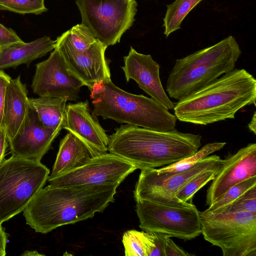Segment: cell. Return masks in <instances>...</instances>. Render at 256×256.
<instances>
[{
    "mask_svg": "<svg viewBox=\"0 0 256 256\" xmlns=\"http://www.w3.org/2000/svg\"><path fill=\"white\" fill-rule=\"evenodd\" d=\"M118 184L42 188L23 210L26 224L47 234L62 226L92 218L114 201Z\"/></svg>",
    "mask_w": 256,
    "mask_h": 256,
    "instance_id": "cell-1",
    "label": "cell"
},
{
    "mask_svg": "<svg viewBox=\"0 0 256 256\" xmlns=\"http://www.w3.org/2000/svg\"><path fill=\"white\" fill-rule=\"evenodd\" d=\"M256 80L244 68H234L178 100L174 108L180 122L206 126L228 119L246 106H256Z\"/></svg>",
    "mask_w": 256,
    "mask_h": 256,
    "instance_id": "cell-2",
    "label": "cell"
},
{
    "mask_svg": "<svg viewBox=\"0 0 256 256\" xmlns=\"http://www.w3.org/2000/svg\"><path fill=\"white\" fill-rule=\"evenodd\" d=\"M137 168L133 164L112 153L93 157L84 165L54 178L50 185L65 187L80 185L120 184Z\"/></svg>",
    "mask_w": 256,
    "mask_h": 256,
    "instance_id": "cell-11",
    "label": "cell"
},
{
    "mask_svg": "<svg viewBox=\"0 0 256 256\" xmlns=\"http://www.w3.org/2000/svg\"><path fill=\"white\" fill-rule=\"evenodd\" d=\"M90 92L93 114L104 120L159 132L176 128L177 118L168 110L152 98L124 91L112 80L95 84Z\"/></svg>",
    "mask_w": 256,
    "mask_h": 256,
    "instance_id": "cell-5",
    "label": "cell"
},
{
    "mask_svg": "<svg viewBox=\"0 0 256 256\" xmlns=\"http://www.w3.org/2000/svg\"><path fill=\"white\" fill-rule=\"evenodd\" d=\"M226 144V142H224L208 144L194 154L170 165L158 169L154 168V170L158 174H174L186 170L210 154L222 148Z\"/></svg>",
    "mask_w": 256,
    "mask_h": 256,
    "instance_id": "cell-24",
    "label": "cell"
},
{
    "mask_svg": "<svg viewBox=\"0 0 256 256\" xmlns=\"http://www.w3.org/2000/svg\"><path fill=\"white\" fill-rule=\"evenodd\" d=\"M254 186H256V176L246 179L231 187L221 197L204 212L208 213H215L218 210L232 202Z\"/></svg>",
    "mask_w": 256,
    "mask_h": 256,
    "instance_id": "cell-28",
    "label": "cell"
},
{
    "mask_svg": "<svg viewBox=\"0 0 256 256\" xmlns=\"http://www.w3.org/2000/svg\"><path fill=\"white\" fill-rule=\"evenodd\" d=\"M241 54L236 40L230 36L214 45L177 59L166 82L168 96L180 100L234 70Z\"/></svg>",
    "mask_w": 256,
    "mask_h": 256,
    "instance_id": "cell-4",
    "label": "cell"
},
{
    "mask_svg": "<svg viewBox=\"0 0 256 256\" xmlns=\"http://www.w3.org/2000/svg\"><path fill=\"white\" fill-rule=\"evenodd\" d=\"M28 94L20 76L11 78L6 90L2 118L8 141L16 134L28 114L30 106Z\"/></svg>",
    "mask_w": 256,
    "mask_h": 256,
    "instance_id": "cell-18",
    "label": "cell"
},
{
    "mask_svg": "<svg viewBox=\"0 0 256 256\" xmlns=\"http://www.w3.org/2000/svg\"><path fill=\"white\" fill-rule=\"evenodd\" d=\"M107 48L98 40L84 51L59 45L55 48L62 56L68 70L91 91L95 84L111 80L110 62L105 56Z\"/></svg>",
    "mask_w": 256,
    "mask_h": 256,
    "instance_id": "cell-13",
    "label": "cell"
},
{
    "mask_svg": "<svg viewBox=\"0 0 256 256\" xmlns=\"http://www.w3.org/2000/svg\"><path fill=\"white\" fill-rule=\"evenodd\" d=\"M124 62L121 68L127 82L133 80L154 100L168 110L174 108L175 104L169 98L161 82L160 66L150 54L139 53L130 46Z\"/></svg>",
    "mask_w": 256,
    "mask_h": 256,
    "instance_id": "cell-17",
    "label": "cell"
},
{
    "mask_svg": "<svg viewBox=\"0 0 256 256\" xmlns=\"http://www.w3.org/2000/svg\"><path fill=\"white\" fill-rule=\"evenodd\" d=\"M202 234L224 256H256V212H200Z\"/></svg>",
    "mask_w": 256,
    "mask_h": 256,
    "instance_id": "cell-7",
    "label": "cell"
},
{
    "mask_svg": "<svg viewBox=\"0 0 256 256\" xmlns=\"http://www.w3.org/2000/svg\"><path fill=\"white\" fill-rule=\"evenodd\" d=\"M8 236L0 224V256H4L6 254V246Z\"/></svg>",
    "mask_w": 256,
    "mask_h": 256,
    "instance_id": "cell-35",
    "label": "cell"
},
{
    "mask_svg": "<svg viewBox=\"0 0 256 256\" xmlns=\"http://www.w3.org/2000/svg\"><path fill=\"white\" fill-rule=\"evenodd\" d=\"M67 101L66 98L39 96L29 98L30 108L36 112L41 124L53 130L62 129Z\"/></svg>",
    "mask_w": 256,
    "mask_h": 256,
    "instance_id": "cell-21",
    "label": "cell"
},
{
    "mask_svg": "<svg viewBox=\"0 0 256 256\" xmlns=\"http://www.w3.org/2000/svg\"><path fill=\"white\" fill-rule=\"evenodd\" d=\"M50 170L40 162L11 156L0 164V224L23 212L44 188Z\"/></svg>",
    "mask_w": 256,
    "mask_h": 256,
    "instance_id": "cell-6",
    "label": "cell"
},
{
    "mask_svg": "<svg viewBox=\"0 0 256 256\" xmlns=\"http://www.w3.org/2000/svg\"><path fill=\"white\" fill-rule=\"evenodd\" d=\"M23 42L14 30L0 23V48Z\"/></svg>",
    "mask_w": 256,
    "mask_h": 256,
    "instance_id": "cell-30",
    "label": "cell"
},
{
    "mask_svg": "<svg viewBox=\"0 0 256 256\" xmlns=\"http://www.w3.org/2000/svg\"><path fill=\"white\" fill-rule=\"evenodd\" d=\"M60 130L44 126L36 112L30 108L18 131L8 140L12 156L40 162Z\"/></svg>",
    "mask_w": 256,
    "mask_h": 256,
    "instance_id": "cell-16",
    "label": "cell"
},
{
    "mask_svg": "<svg viewBox=\"0 0 256 256\" xmlns=\"http://www.w3.org/2000/svg\"><path fill=\"white\" fill-rule=\"evenodd\" d=\"M148 232L154 244V248L150 256H165L164 242L166 234L156 232Z\"/></svg>",
    "mask_w": 256,
    "mask_h": 256,
    "instance_id": "cell-31",
    "label": "cell"
},
{
    "mask_svg": "<svg viewBox=\"0 0 256 256\" xmlns=\"http://www.w3.org/2000/svg\"><path fill=\"white\" fill-rule=\"evenodd\" d=\"M98 40L82 24H78L57 38L56 45L77 51H84Z\"/></svg>",
    "mask_w": 256,
    "mask_h": 256,
    "instance_id": "cell-23",
    "label": "cell"
},
{
    "mask_svg": "<svg viewBox=\"0 0 256 256\" xmlns=\"http://www.w3.org/2000/svg\"><path fill=\"white\" fill-rule=\"evenodd\" d=\"M84 84L68 70L62 54L54 48L49 57L36 65L31 88L39 96L66 98L76 101Z\"/></svg>",
    "mask_w": 256,
    "mask_h": 256,
    "instance_id": "cell-12",
    "label": "cell"
},
{
    "mask_svg": "<svg viewBox=\"0 0 256 256\" xmlns=\"http://www.w3.org/2000/svg\"><path fill=\"white\" fill-rule=\"evenodd\" d=\"M170 238L168 235H166L165 238V256H190L194 255L188 252L179 247Z\"/></svg>",
    "mask_w": 256,
    "mask_h": 256,
    "instance_id": "cell-32",
    "label": "cell"
},
{
    "mask_svg": "<svg viewBox=\"0 0 256 256\" xmlns=\"http://www.w3.org/2000/svg\"><path fill=\"white\" fill-rule=\"evenodd\" d=\"M242 212H256V186L248 190L215 213Z\"/></svg>",
    "mask_w": 256,
    "mask_h": 256,
    "instance_id": "cell-29",
    "label": "cell"
},
{
    "mask_svg": "<svg viewBox=\"0 0 256 256\" xmlns=\"http://www.w3.org/2000/svg\"><path fill=\"white\" fill-rule=\"evenodd\" d=\"M8 146V141L3 126L0 127V164L5 159V154Z\"/></svg>",
    "mask_w": 256,
    "mask_h": 256,
    "instance_id": "cell-34",
    "label": "cell"
},
{
    "mask_svg": "<svg viewBox=\"0 0 256 256\" xmlns=\"http://www.w3.org/2000/svg\"><path fill=\"white\" fill-rule=\"evenodd\" d=\"M56 41L44 36L29 42L0 48V70L30 64L46 56L56 48Z\"/></svg>",
    "mask_w": 256,
    "mask_h": 256,
    "instance_id": "cell-19",
    "label": "cell"
},
{
    "mask_svg": "<svg viewBox=\"0 0 256 256\" xmlns=\"http://www.w3.org/2000/svg\"><path fill=\"white\" fill-rule=\"evenodd\" d=\"M256 176V144L251 143L234 154L229 153L207 190L206 205L208 206L232 186Z\"/></svg>",
    "mask_w": 256,
    "mask_h": 256,
    "instance_id": "cell-14",
    "label": "cell"
},
{
    "mask_svg": "<svg viewBox=\"0 0 256 256\" xmlns=\"http://www.w3.org/2000/svg\"><path fill=\"white\" fill-rule=\"evenodd\" d=\"M204 0H175L167 5L164 18V34L168 37L170 34L180 28L182 22L188 13Z\"/></svg>",
    "mask_w": 256,
    "mask_h": 256,
    "instance_id": "cell-22",
    "label": "cell"
},
{
    "mask_svg": "<svg viewBox=\"0 0 256 256\" xmlns=\"http://www.w3.org/2000/svg\"><path fill=\"white\" fill-rule=\"evenodd\" d=\"M92 158L88 148L74 134L68 132L60 141L56 158L48 180L81 166Z\"/></svg>",
    "mask_w": 256,
    "mask_h": 256,
    "instance_id": "cell-20",
    "label": "cell"
},
{
    "mask_svg": "<svg viewBox=\"0 0 256 256\" xmlns=\"http://www.w3.org/2000/svg\"><path fill=\"white\" fill-rule=\"evenodd\" d=\"M202 136L174 128L159 132L128 124L109 136L108 151L133 164L137 169L167 166L188 157L202 146Z\"/></svg>",
    "mask_w": 256,
    "mask_h": 256,
    "instance_id": "cell-3",
    "label": "cell"
},
{
    "mask_svg": "<svg viewBox=\"0 0 256 256\" xmlns=\"http://www.w3.org/2000/svg\"><path fill=\"white\" fill-rule=\"evenodd\" d=\"M88 106V100L66 105L62 128L79 139L94 157L107 152L109 136Z\"/></svg>",
    "mask_w": 256,
    "mask_h": 256,
    "instance_id": "cell-15",
    "label": "cell"
},
{
    "mask_svg": "<svg viewBox=\"0 0 256 256\" xmlns=\"http://www.w3.org/2000/svg\"><path fill=\"white\" fill-rule=\"evenodd\" d=\"M249 130L256 134V112L254 111L250 122L248 126Z\"/></svg>",
    "mask_w": 256,
    "mask_h": 256,
    "instance_id": "cell-36",
    "label": "cell"
},
{
    "mask_svg": "<svg viewBox=\"0 0 256 256\" xmlns=\"http://www.w3.org/2000/svg\"><path fill=\"white\" fill-rule=\"evenodd\" d=\"M126 256H147L148 240L146 232L130 230L122 236Z\"/></svg>",
    "mask_w": 256,
    "mask_h": 256,
    "instance_id": "cell-26",
    "label": "cell"
},
{
    "mask_svg": "<svg viewBox=\"0 0 256 256\" xmlns=\"http://www.w3.org/2000/svg\"><path fill=\"white\" fill-rule=\"evenodd\" d=\"M11 78L3 70H0V127L2 126L3 110L6 90Z\"/></svg>",
    "mask_w": 256,
    "mask_h": 256,
    "instance_id": "cell-33",
    "label": "cell"
},
{
    "mask_svg": "<svg viewBox=\"0 0 256 256\" xmlns=\"http://www.w3.org/2000/svg\"><path fill=\"white\" fill-rule=\"evenodd\" d=\"M82 24L107 47L119 42L132 26L137 11L135 0H76Z\"/></svg>",
    "mask_w": 256,
    "mask_h": 256,
    "instance_id": "cell-8",
    "label": "cell"
},
{
    "mask_svg": "<svg viewBox=\"0 0 256 256\" xmlns=\"http://www.w3.org/2000/svg\"><path fill=\"white\" fill-rule=\"evenodd\" d=\"M0 10L22 14H40L48 10L44 0H0Z\"/></svg>",
    "mask_w": 256,
    "mask_h": 256,
    "instance_id": "cell-27",
    "label": "cell"
},
{
    "mask_svg": "<svg viewBox=\"0 0 256 256\" xmlns=\"http://www.w3.org/2000/svg\"><path fill=\"white\" fill-rule=\"evenodd\" d=\"M22 256H42L43 255L42 254L38 253V252L36 250H27L25 251Z\"/></svg>",
    "mask_w": 256,
    "mask_h": 256,
    "instance_id": "cell-37",
    "label": "cell"
},
{
    "mask_svg": "<svg viewBox=\"0 0 256 256\" xmlns=\"http://www.w3.org/2000/svg\"><path fill=\"white\" fill-rule=\"evenodd\" d=\"M136 201L140 228L170 237L190 240L202 234L200 212L191 202L174 206L144 200Z\"/></svg>",
    "mask_w": 256,
    "mask_h": 256,
    "instance_id": "cell-9",
    "label": "cell"
},
{
    "mask_svg": "<svg viewBox=\"0 0 256 256\" xmlns=\"http://www.w3.org/2000/svg\"><path fill=\"white\" fill-rule=\"evenodd\" d=\"M220 166L206 170L197 174L178 190L176 198L182 204L190 202H189L194 194L214 178Z\"/></svg>",
    "mask_w": 256,
    "mask_h": 256,
    "instance_id": "cell-25",
    "label": "cell"
},
{
    "mask_svg": "<svg viewBox=\"0 0 256 256\" xmlns=\"http://www.w3.org/2000/svg\"><path fill=\"white\" fill-rule=\"evenodd\" d=\"M222 160L216 155L208 156L190 168L170 174H158L154 168L142 170L134 192L135 200L174 206L186 205L188 202L182 204L176 198L178 190L202 171L220 166Z\"/></svg>",
    "mask_w": 256,
    "mask_h": 256,
    "instance_id": "cell-10",
    "label": "cell"
}]
</instances>
